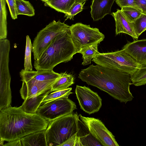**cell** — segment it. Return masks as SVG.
<instances>
[{
  "mask_svg": "<svg viewBox=\"0 0 146 146\" xmlns=\"http://www.w3.org/2000/svg\"><path fill=\"white\" fill-rule=\"evenodd\" d=\"M78 78L88 85L104 91L121 103L126 104L134 97L130 90V75L100 65L93 64L82 69Z\"/></svg>",
  "mask_w": 146,
  "mask_h": 146,
  "instance_id": "cell-1",
  "label": "cell"
},
{
  "mask_svg": "<svg viewBox=\"0 0 146 146\" xmlns=\"http://www.w3.org/2000/svg\"><path fill=\"white\" fill-rule=\"evenodd\" d=\"M49 122L36 113H28L20 107L11 106L0 110V140L11 141L45 131Z\"/></svg>",
  "mask_w": 146,
  "mask_h": 146,
  "instance_id": "cell-2",
  "label": "cell"
},
{
  "mask_svg": "<svg viewBox=\"0 0 146 146\" xmlns=\"http://www.w3.org/2000/svg\"><path fill=\"white\" fill-rule=\"evenodd\" d=\"M77 53L70 30L56 36L35 60L36 70H52L58 64L70 61Z\"/></svg>",
  "mask_w": 146,
  "mask_h": 146,
  "instance_id": "cell-3",
  "label": "cell"
},
{
  "mask_svg": "<svg viewBox=\"0 0 146 146\" xmlns=\"http://www.w3.org/2000/svg\"><path fill=\"white\" fill-rule=\"evenodd\" d=\"M79 115L72 113L49 121L45 130L48 146H59L78 130Z\"/></svg>",
  "mask_w": 146,
  "mask_h": 146,
  "instance_id": "cell-4",
  "label": "cell"
},
{
  "mask_svg": "<svg viewBox=\"0 0 146 146\" xmlns=\"http://www.w3.org/2000/svg\"><path fill=\"white\" fill-rule=\"evenodd\" d=\"M97 64L131 75L141 67L123 49L95 55L92 60Z\"/></svg>",
  "mask_w": 146,
  "mask_h": 146,
  "instance_id": "cell-5",
  "label": "cell"
},
{
  "mask_svg": "<svg viewBox=\"0 0 146 146\" xmlns=\"http://www.w3.org/2000/svg\"><path fill=\"white\" fill-rule=\"evenodd\" d=\"M70 26L60 21L53 20L37 34L33 43L32 52L35 60L40 57L57 36L70 29Z\"/></svg>",
  "mask_w": 146,
  "mask_h": 146,
  "instance_id": "cell-6",
  "label": "cell"
},
{
  "mask_svg": "<svg viewBox=\"0 0 146 146\" xmlns=\"http://www.w3.org/2000/svg\"><path fill=\"white\" fill-rule=\"evenodd\" d=\"M70 31L73 42L77 53L82 48L103 40L104 34L96 28L91 27L90 25L78 23L70 26Z\"/></svg>",
  "mask_w": 146,
  "mask_h": 146,
  "instance_id": "cell-7",
  "label": "cell"
},
{
  "mask_svg": "<svg viewBox=\"0 0 146 146\" xmlns=\"http://www.w3.org/2000/svg\"><path fill=\"white\" fill-rule=\"evenodd\" d=\"M77 109L74 102L68 98L62 97L46 102L38 108L36 113L50 121L72 113Z\"/></svg>",
  "mask_w": 146,
  "mask_h": 146,
  "instance_id": "cell-8",
  "label": "cell"
},
{
  "mask_svg": "<svg viewBox=\"0 0 146 146\" xmlns=\"http://www.w3.org/2000/svg\"><path fill=\"white\" fill-rule=\"evenodd\" d=\"M79 117L93 136L104 146H118L115 136L100 120L86 117L81 114Z\"/></svg>",
  "mask_w": 146,
  "mask_h": 146,
  "instance_id": "cell-9",
  "label": "cell"
},
{
  "mask_svg": "<svg viewBox=\"0 0 146 146\" xmlns=\"http://www.w3.org/2000/svg\"><path fill=\"white\" fill-rule=\"evenodd\" d=\"M75 93L81 109L89 114L98 112L102 99L98 94L85 86L77 85Z\"/></svg>",
  "mask_w": 146,
  "mask_h": 146,
  "instance_id": "cell-10",
  "label": "cell"
},
{
  "mask_svg": "<svg viewBox=\"0 0 146 146\" xmlns=\"http://www.w3.org/2000/svg\"><path fill=\"white\" fill-rule=\"evenodd\" d=\"M122 49L133 58L141 67L146 66V39L128 42Z\"/></svg>",
  "mask_w": 146,
  "mask_h": 146,
  "instance_id": "cell-11",
  "label": "cell"
},
{
  "mask_svg": "<svg viewBox=\"0 0 146 146\" xmlns=\"http://www.w3.org/2000/svg\"><path fill=\"white\" fill-rule=\"evenodd\" d=\"M56 80L41 82L30 80L22 81L20 91L21 97L24 100L38 95L51 88Z\"/></svg>",
  "mask_w": 146,
  "mask_h": 146,
  "instance_id": "cell-12",
  "label": "cell"
},
{
  "mask_svg": "<svg viewBox=\"0 0 146 146\" xmlns=\"http://www.w3.org/2000/svg\"><path fill=\"white\" fill-rule=\"evenodd\" d=\"M22 81L27 82L30 80L45 82L56 80L60 76V74L52 70L26 71L22 69L20 72Z\"/></svg>",
  "mask_w": 146,
  "mask_h": 146,
  "instance_id": "cell-13",
  "label": "cell"
},
{
  "mask_svg": "<svg viewBox=\"0 0 146 146\" xmlns=\"http://www.w3.org/2000/svg\"><path fill=\"white\" fill-rule=\"evenodd\" d=\"M113 17L115 24V35L121 33L127 34L135 40L138 37L135 31L133 23L130 22L123 13L121 10L117 9L111 15Z\"/></svg>",
  "mask_w": 146,
  "mask_h": 146,
  "instance_id": "cell-14",
  "label": "cell"
},
{
  "mask_svg": "<svg viewBox=\"0 0 146 146\" xmlns=\"http://www.w3.org/2000/svg\"><path fill=\"white\" fill-rule=\"evenodd\" d=\"M115 0H92L90 13L93 20L98 21L108 14L111 15V8Z\"/></svg>",
  "mask_w": 146,
  "mask_h": 146,
  "instance_id": "cell-15",
  "label": "cell"
},
{
  "mask_svg": "<svg viewBox=\"0 0 146 146\" xmlns=\"http://www.w3.org/2000/svg\"><path fill=\"white\" fill-rule=\"evenodd\" d=\"M52 92V87L41 93L24 100L20 106L25 112L31 114L36 113L37 110L45 98Z\"/></svg>",
  "mask_w": 146,
  "mask_h": 146,
  "instance_id": "cell-16",
  "label": "cell"
},
{
  "mask_svg": "<svg viewBox=\"0 0 146 146\" xmlns=\"http://www.w3.org/2000/svg\"><path fill=\"white\" fill-rule=\"evenodd\" d=\"M78 130L77 133L82 146H98L102 145L93 136L87 127L79 119Z\"/></svg>",
  "mask_w": 146,
  "mask_h": 146,
  "instance_id": "cell-17",
  "label": "cell"
},
{
  "mask_svg": "<svg viewBox=\"0 0 146 146\" xmlns=\"http://www.w3.org/2000/svg\"><path fill=\"white\" fill-rule=\"evenodd\" d=\"M45 131L36 132L22 138V146H48Z\"/></svg>",
  "mask_w": 146,
  "mask_h": 146,
  "instance_id": "cell-18",
  "label": "cell"
},
{
  "mask_svg": "<svg viewBox=\"0 0 146 146\" xmlns=\"http://www.w3.org/2000/svg\"><path fill=\"white\" fill-rule=\"evenodd\" d=\"M76 0H45L44 4L58 12L65 14L69 12Z\"/></svg>",
  "mask_w": 146,
  "mask_h": 146,
  "instance_id": "cell-19",
  "label": "cell"
},
{
  "mask_svg": "<svg viewBox=\"0 0 146 146\" xmlns=\"http://www.w3.org/2000/svg\"><path fill=\"white\" fill-rule=\"evenodd\" d=\"M60 74V77L52 85V92L66 89L74 83V77L72 74L66 72Z\"/></svg>",
  "mask_w": 146,
  "mask_h": 146,
  "instance_id": "cell-20",
  "label": "cell"
},
{
  "mask_svg": "<svg viewBox=\"0 0 146 146\" xmlns=\"http://www.w3.org/2000/svg\"><path fill=\"white\" fill-rule=\"evenodd\" d=\"M6 0H0V40L6 39L7 36Z\"/></svg>",
  "mask_w": 146,
  "mask_h": 146,
  "instance_id": "cell-21",
  "label": "cell"
},
{
  "mask_svg": "<svg viewBox=\"0 0 146 146\" xmlns=\"http://www.w3.org/2000/svg\"><path fill=\"white\" fill-rule=\"evenodd\" d=\"M98 44L96 43L84 47L79 52V53L82 55V65L86 66L90 64L95 55L99 52L98 50Z\"/></svg>",
  "mask_w": 146,
  "mask_h": 146,
  "instance_id": "cell-22",
  "label": "cell"
},
{
  "mask_svg": "<svg viewBox=\"0 0 146 146\" xmlns=\"http://www.w3.org/2000/svg\"><path fill=\"white\" fill-rule=\"evenodd\" d=\"M15 1L18 15H23L32 17L35 15L34 9L29 1L25 0H15Z\"/></svg>",
  "mask_w": 146,
  "mask_h": 146,
  "instance_id": "cell-23",
  "label": "cell"
},
{
  "mask_svg": "<svg viewBox=\"0 0 146 146\" xmlns=\"http://www.w3.org/2000/svg\"><path fill=\"white\" fill-rule=\"evenodd\" d=\"M132 84L137 86L146 84V67H141L130 75Z\"/></svg>",
  "mask_w": 146,
  "mask_h": 146,
  "instance_id": "cell-24",
  "label": "cell"
},
{
  "mask_svg": "<svg viewBox=\"0 0 146 146\" xmlns=\"http://www.w3.org/2000/svg\"><path fill=\"white\" fill-rule=\"evenodd\" d=\"M33 44L29 35L26 36V44L25 51L24 70L26 71L32 70L31 54L32 51Z\"/></svg>",
  "mask_w": 146,
  "mask_h": 146,
  "instance_id": "cell-25",
  "label": "cell"
},
{
  "mask_svg": "<svg viewBox=\"0 0 146 146\" xmlns=\"http://www.w3.org/2000/svg\"><path fill=\"white\" fill-rule=\"evenodd\" d=\"M121 11L131 22H133L142 13L141 10L137 7L125 6L121 8Z\"/></svg>",
  "mask_w": 146,
  "mask_h": 146,
  "instance_id": "cell-26",
  "label": "cell"
},
{
  "mask_svg": "<svg viewBox=\"0 0 146 146\" xmlns=\"http://www.w3.org/2000/svg\"><path fill=\"white\" fill-rule=\"evenodd\" d=\"M72 89L71 88H68L65 90L54 91L49 94L44 99L41 105L59 98L63 97L68 98L69 95L72 93L71 92Z\"/></svg>",
  "mask_w": 146,
  "mask_h": 146,
  "instance_id": "cell-27",
  "label": "cell"
},
{
  "mask_svg": "<svg viewBox=\"0 0 146 146\" xmlns=\"http://www.w3.org/2000/svg\"><path fill=\"white\" fill-rule=\"evenodd\" d=\"M133 23L135 31L139 37L146 30V15L142 13Z\"/></svg>",
  "mask_w": 146,
  "mask_h": 146,
  "instance_id": "cell-28",
  "label": "cell"
},
{
  "mask_svg": "<svg viewBox=\"0 0 146 146\" xmlns=\"http://www.w3.org/2000/svg\"><path fill=\"white\" fill-rule=\"evenodd\" d=\"M85 3V2L84 3L75 2L71 7L69 12L65 14L64 17H66V20L68 19L73 20L75 15L82 11Z\"/></svg>",
  "mask_w": 146,
  "mask_h": 146,
  "instance_id": "cell-29",
  "label": "cell"
},
{
  "mask_svg": "<svg viewBox=\"0 0 146 146\" xmlns=\"http://www.w3.org/2000/svg\"><path fill=\"white\" fill-rule=\"evenodd\" d=\"M77 133L72 136L60 146H82Z\"/></svg>",
  "mask_w": 146,
  "mask_h": 146,
  "instance_id": "cell-30",
  "label": "cell"
},
{
  "mask_svg": "<svg viewBox=\"0 0 146 146\" xmlns=\"http://www.w3.org/2000/svg\"><path fill=\"white\" fill-rule=\"evenodd\" d=\"M6 1L12 18L13 19H17L18 15L16 8L15 0H6Z\"/></svg>",
  "mask_w": 146,
  "mask_h": 146,
  "instance_id": "cell-31",
  "label": "cell"
},
{
  "mask_svg": "<svg viewBox=\"0 0 146 146\" xmlns=\"http://www.w3.org/2000/svg\"><path fill=\"white\" fill-rule=\"evenodd\" d=\"M115 1L117 4L121 8L123 7L129 6L137 7L135 4L134 0H115Z\"/></svg>",
  "mask_w": 146,
  "mask_h": 146,
  "instance_id": "cell-32",
  "label": "cell"
},
{
  "mask_svg": "<svg viewBox=\"0 0 146 146\" xmlns=\"http://www.w3.org/2000/svg\"><path fill=\"white\" fill-rule=\"evenodd\" d=\"M135 5L146 15V0H134Z\"/></svg>",
  "mask_w": 146,
  "mask_h": 146,
  "instance_id": "cell-33",
  "label": "cell"
},
{
  "mask_svg": "<svg viewBox=\"0 0 146 146\" xmlns=\"http://www.w3.org/2000/svg\"><path fill=\"white\" fill-rule=\"evenodd\" d=\"M3 146H22L21 139L8 142Z\"/></svg>",
  "mask_w": 146,
  "mask_h": 146,
  "instance_id": "cell-34",
  "label": "cell"
},
{
  "mask_svg": "<svg viewBox=\"0 0 146 146\" xmlns=\"http://www.w3.org/2000/svg\"><path fill=\"white\" fill-rule=\"evenodd\" d=\"M87 0H76L75 1L76 2H81L82 3H83L85 1H86Z\"/></svg>",
  "mask_w": 146,
  "mask_h": 146,
  "instance_id": "cell-35",
  "label": "cell"
},
{
  "mask_svg": "<svg viewBox=\"0 0 146 146\" xmlns=\"http://www.w3.org/2000/svg\"><path fill=\"white\" fill-rule=\"evenodd\" d=\"M40 0L42 1V2H44L45 1V0Z\"/></svg>",
  "mask_w": 146,
  "mask_h": 146,
  "instance_id": "cell-36",
  "label": "cell"
},
{
  "mask_svg": "<svg viewBox=\"0 0 146 146\" xmlns=\"http://www.w3.org/2000/svg\"><path fill=\"white\" fill-rule=\"evenodd\" d=\"M143 67H146V66H143Z\"/></svg>",
  "mask_w": 146,
  "mask_h": 146,
  "instance_id": "cell-37",
  "label": "cell"
}]
</instances>
